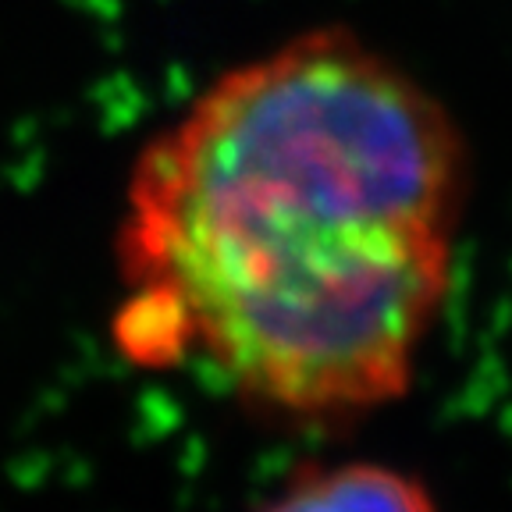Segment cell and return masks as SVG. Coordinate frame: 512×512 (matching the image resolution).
<instances>
[{"mask_svg": "<svg viewBox=\"0 0 512 512\" xmlns=\"http://www.w3.org/2000/svg\"><path fill=\"white\" fill-rule=\"evenodd\" d=\"M260 512H441L424 480L388 463L313 466L292 477Z\"/></svg>", "mask_w": 512, "mask_h": 512, "instance_id": "7a4b0ae2", "label": "cell"}, {"mask_svg": "<svg viewBox=\"0 0 512 512\" xmlns=\"http://www.w3.org/2000/svg\"><path fill=\"white\" fill-rule=\"evenodd\" d=\"M470 164L448 107L349 29L217 75L139 150L118 342L242 402L335 420L409 392L456 274Z\"/></svg>", "mask_w": 512, "mask_h": 512, "instance_id": "6da1fadb", "label": "cell"}]
</instances>
